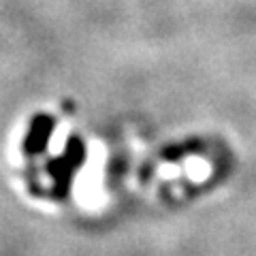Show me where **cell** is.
I'll return each mask as SVG.
<instances>
[{
	"label": "cell",
	"mask_w": 256,
	"mask_h": 256,
	"mask_svg": "<svg viewBox=\"0 0 256 256\" xmlns=\"http://www.w3.org/2000/svg\"><path fill=\"white\" fill-rule=\"evenodd\" d=\"M54 128H56V122L50 116H36L34 120H32V124L28 128V134H26V141H24V150H26L28 156L41 154V152L47 148Z\"/></svg>",
	"instance_id": "obj_2"
},
{
	"label": "cell",
	"mask_w": 256,
	"mask_h": 256,
	"mask_svg": "<svg viewBox=\"0 0 256 256\" xmlns=\"http://www.w3.org/2000/svg\"><path fill=\"white\" fill-rule=\"evenodd\" d=\"M86 158V146L79 137H73L66 146H64V152L60 158H56L54 162H50V175L54 180V188L56 194L62 196L66 194V190L70 186V180L77 171V166L84 162Z\"/></svg>",
	"instance_id": "obj_1"
}]
</instances>
